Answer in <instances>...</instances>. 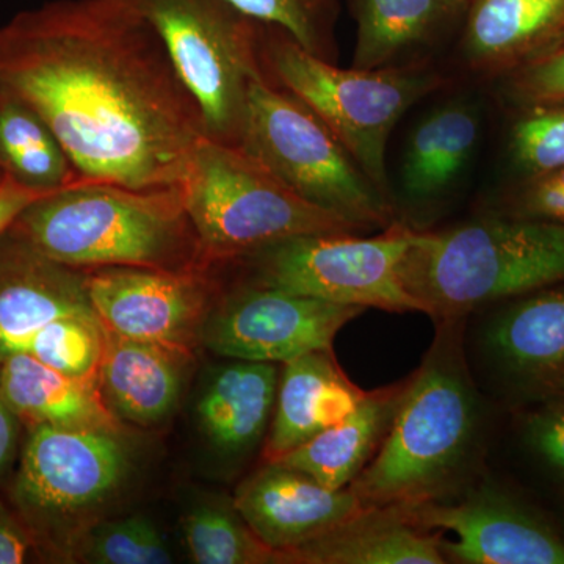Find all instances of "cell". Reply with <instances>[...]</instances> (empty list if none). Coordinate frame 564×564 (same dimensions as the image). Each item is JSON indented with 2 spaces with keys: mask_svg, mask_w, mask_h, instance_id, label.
Listing matches in <instances>:
<instances>
[{
  "mask_svg": "<svg viewBox=\"0 0 564 564\" xmlns=\"http://www.w3.org/2000/svg\"><path fill=\"white\" fill-rule=\"evenodd\" d=\"M0 93L43 118L90 184L180 187L206 137L131 0H52L0 25Z\"/></svg>",
  "mask_w": 564,
  "mask_h": 564,
  "instance_id": "cell-1",
  "label": "cell"
},
{
  "mask_svg": "<svg viewBox=\"0 0 564 564\" xmlns=\"http://www.w3.org/2000/svg\"><path fill=\"white\" fill-rule=\"evenodd\" d=\"M10 234L52 261L79 270L141 267L210 270L180 187L113 184L63 188L22 212Z\"/></svg>",
  "mask_w": 564,
  "mask_h": 564,
  "instance_id": "cell-2",
  "label": "cell"
},
{
  "mask_svg": "<svg viewBox=\"0 0 564 564\" xmlns=\"http://www.w3.org/2000/svg\"><path fill=\"white\" fill-rule=\"evenodd\" d=\"M462 318L436 339L402 397L380 448L350 489L364 507L411 508L440 499L473 448L478 400L463 350Z\"/></svg>",
  "mask_w": 564,
  "mask_h": 564,
  "instance_id": "cell-3",
  "label": "cell"
},
{
  "mask_svg": "<svg viewBox=\"0 0 564 564\" xmlns=\"http://www.w3.org/2000/svg\"><path fill=\"white\" fill-rule=\"evenodd\" d=\"M402 278L422 313L462 318L485 304L564 282V223L488 217L415 232Z\"/></svg>",
  "mask_w": 564,
  "mask_h": 564,
  "instance_id": "cell-4",
  "label": "cell"
},
{
  "mask_svg": "<svg viewBox=\"0 0 564 564\" xmlns=\"http://www.w3.org/2000/svg\"><path fill=\"white\" fill-rule=\"evenodd\" d=\"M267 76L317 115L350 152L378 192L392 203L386 148L397 122L445 77L429 61L388 68H339L315 57L288 32L263 25Z\"/></svg>",
  "mask_w": 564,
  "mask_h": 564,
  "instance_id": "cell-5",
  "label": "cell"
},
{
  "mask_svg": "<svg viewBox=\"0 0 564 564\" xmlns=\"http://www.w3.org/2000/svg\"><path fill=\"white\" fill-rule=\"evenodd\" d=\"M25 432L7 500L43 562L73 563L82 534L129 484L131 447L124 433L107 430L35 425Z\"/></svg>",
  "mask_w": 564,
  "mask_h": 564,
  "instance_id": "cell-6",
  "label": "cell"
},
{
  "mask_svg": "<svg viewBox=\"0 0 564 564\" xmlns=\"http://www.w3.org/2000/svg\"><path fill=\"white\" fill-rule=\"evenodd\" d=\"M180 191L210 267L291 237L358 234L296 195L239 147L207 137L193 151Z\"/></svg>",
  "mask_w": 564,
  "mask_h": 564,
  "instance_id": "cell-7",
  "label": "cell"
},
{
  "mask_svg": "<svg viewBox=\"0 0 564 564\" xmlns=\"http://www.w3.org/2000/svg\"><path fill=\"white\" fill-rule=\"evenodd\" d=\"M240 150L307 203L356 231L388 228V202L325 122L269 76L252 82Z\"/></svg>",
  "mask_w": 564,
  "mask_h": 564,
  "instance_id": "cell-8",
  "label": "cell"
},
{
  "mask_svg": "<svg viewBox=\"0 0 564 564\" xmlns=\"http://www.w3.org/2000/svg\"><path fill=\"white\" fill-rule=\"evenodd\" d=\"M202 111L207 139L239 147L252 82L267 77L262 22L229 0H131Z\"/></svg>",
  "mask_w": 564,
  "mask_h": 564,
  "instance_id": "cell-9",
  "label": "cell"
},
{
  "mask_svg": "<svg viewBox=\"0 0 564 564\" xmlns=\"http://www.w3.org/2000/svg\"><path fill=\"white\" fill-rule=\"evenodd\" d=\"M415 229L393 221L373 237L310 234L269 245L243 258L252 281L281 291L362 310L422 313L404 288V256Z\"/></svg>",
  "mask_w": 564,
  "mask_h": 564,
  "instance_id": "cell-10",
  "label": "cell"
},
{
  "mask_svg": "<svg viewBox=\"0 0 564 564\" xmlns=\"http://www.w3.org/2000/svg\"><path fill=\"white\" fill-rule=\"evenodd\" d=\"M364 311L251 281L214 303L199 345L229 359L284 364L333 351L337 333Z\"/></svg>",
  "mask_w": 564,
  "mask_h": 564,
  "instance_id": "cell-11",
  "label": "cell"
},
{
  "mask_svg": "<svg viewBox=\"0 0 564 564\" xmlns=\"http://www.w3.org/2000/svg\"><path fill=\"white\" fill-rule=\"evenodd\" d=\"M88 295L111 332L193 351L215 303L209 270L166 272L141 267L87 270Z\"/></svg>",
  "mask_w": 564,
  "mask_h": 564,
  "instance_id": "cell-12",
  "label": "cell"
},
{
  "mask_svg": "<svg viewBox=\"0 0 564 564\" xmlns=\"http://www.w3.org/2000/svg\"><path fill=\"white\" fill-rule=\"evenodd\" d=\"M425 530L455 534L445 558L464 564H564V541L547 522L492 486L458 502L402 508Z\"/></svg>",
  "mask_w": 564,
  "mask_h": 564,
  "instance_id": "cell-13",
  "label": "cell"
},
{
  "mask_svg": "<svg viewBox=\"0 0 564 564\" xmlns=\"http://www.w3.org/2000/svg\"><path fill=\"white\" fill-rule=\"evenodd\" d=\"M232 502L251 532L276 556L317 540L367 508L350 486L329 489L272 462L237 488Z\"/></svg>",
  "mask_w": 564,
  "mask_h": 564,
  "instance_id": "cell-14",
  "label": "cell"
},
{
  "mask_svg": "<svg viewBox=\"0 0 564 564\" xmlns=\"http://www.w3.org/2000/svg\"><path fill=\"white\" fill-rule=\"evenodd\" d=\"M96 313L87 272L52 261L7 232L0 237V361L25 352L47 323Z\"/></svg>",
  "mask_w": 564,
  "mask_h": 564,
  "instance_id": "cell-15",
  "label": "cell"
},
{
  "mask_svg": "<svg viewBox=\"0 0 564 564\" xmlns=\"http://www.w3.org/2000/svg\"><path fill=\"white\" fill-rule=\"evenodd\" d=\"M192 359L193 351L132 339L104 326L96 381L118 421L150 429L176 411Z\"/></svg>",
  "mask_w": 564,
  "mask_h": 564,
  "instance_id": "cell-16",
  "label": "cell"
},
{
  "mask_svg": "<svg viewBox=\"0 0 564 564\" xmlns=\"http://www.w3.org/2000/svg\"><path fill=\"white\" fill-rule=\"evenodd\" d=\"M564 40V0H469L459 36L467 69L507 76Z\"/></svg>",
  "mask_w": 564,
  "mask_h": 564,
  "instance_id": "cell-17",
  "label": "cell"
},
{
  "mask_svg": "<svg viewBox=\"0 0 564 564\" xmlns=\"http://www.w3.org/2000/svg\"><path fill=\"white\" fill-rule=\"evenodd\" d=\"M356 21L352 68L426 61V52L462 32L469 0H347Z\"/></svg>",
  "mask_w": 564,
  "mask_h": 564,
  "instance_id": "cell-18",
  "label": "cell"
},
{
  "mask_svg": "<svg viewBox=\"0 0 564 564\" xmlns=\"http://www.w3.org/2000/svg\"><path fill=\"white\" fill-rule=\"evenodd\" d=\"M352 384L333 351H315L281 364L273 419L263 444V459L274 462L315 434L344 421L366 399Z\"/></svg>",
  "mask_w": 564,
  "mask_h": 564,
  "instance_id": "cell-19",
  "label": "cell"
},
{
  "mask_svg": "<svg viewBox=\"0 0 564 564\" xmlns=\"http://www.w3.org/2000/svg\"><path fill=\"white\" fill-rule=\"evenodd\" d=\"M281 369L274 362H231L214 369L195 404L199 433L223 458L251 454L272 422Z\"/></svg>",
  "mask_w": 564,
  "mask_h": 564,
  "instance_id": "cell-20",
  "label": "cell"
},
{
  "mask_svg": "<svg viewBox=\"0 0 564 564\" xmlns=\"http://www.w3.org/2000/svg\"><path fill=\"white\" fill-rule=\"evenodd\" d=\"M276 563L444 564L443 538L414 524L402 508L367 507L317 540L282 552Z\"/></svg>",
  "mask_w": 564,
  "mask_h": 564,
  "instance_id": "cell-21",
  "label": "cell"
},
{
  "mask_svg": "<svg viewBox=\"0 0 564 564\" xmlns=\"http://www.w3.org/2000/svg\"><path fill=\"white\" fill-rule=\"evenodd\" d=\"M0 386L24 429L51 425L124 433V423L104 402L98 381L58 372L28 352L0 361Z\"/></svg>",
  "mask_w": 564,
  "mask_h": 564,
  "instance_id": "cell-22",
  "label": "cell"
},
{
  "mask_svg": "<svg viewBox=\"0 0 564 564\" xmlns=\"http://www.w3.org/2000/svg\"><path fill=\"white\" fill-rule=\"evenodd\" d=\"M402 391L403 384L367 392L366 399L344 421L315 434L272 463L306 474L326 488H347L383 441Z\"/></svg>",
  "mask_w": 564,
  "mask_h": 564,
  "instance_id": "cell-23",
  "label": "cell"
},
{
  "mask_svg": "<svg viewBox=\"0 0 564 564\" xmlns=\"http://www.w3.org/2000/svg\"><path fill=\"white\" fill-rule=\"evenodd\" d=\"M505 369L543 381L564 366V282L518 296L486 329Z\"/></svg>",
  "mask_w": 564,
  "mask_h": 564,
  "instance_id": "cell-24",
  "label": "cell"
},
{
  "mask_svg": "<svg viewBox=\"0 0 564 564\" xmlns=\"http://www.w3.org/2000/svg\"><path fill=\"white\" fill-rule=\"evenodd\" d=\"M480 115L470 102L452 101L426 115L408 140L402 185L410 202L437 199L454 187L473 159Z\"/></svg>",
  "mask_w": 564,
  "mask_h": 564,
  "instance_id": "cell-25",
  "label": "cell"
},
{
  "mask_svg": "<svg viewBox=\"0 0 564 564\" xmlns=\"http://www.w3.org/2000/svg\"><path fill=\"white\" fill-rule=\"evenodd\" d=\"M0 162L11 176L40 191L90 184L82 180L43 118L6 93H0Z\"/></svg>",
  "mask_w": 564,
  "mask_h": 564,
  "instance_id": "cell-26",
  "label": "cell"
},
{
  "mask_svg": "<svg viewBox=\"0 0 564 564\" xmlns=\"http://www.w3.org/2000/svg\"><path fill=\"white\" fill-rule=\"evenodd\" d=\"M185 543L198 564L274 563V552L251 532L234 502L196 503L182 521Z\"/></svg>",
  "mask_w": 564,
  "mask_h": 564,
  "instance_id": "cell-27",
  "label": "cell"
},
{
  "mask_svg": "<svg viewBox=\"0 0 564 564\" xmlns=\"http://www.w3.org/2000/svg\"><path fill=\"white\" fill-rule=\"evenodd\" d=\"M173 560L165 536L144 514L95 522L73 554V563L88 564H169Z\"/></svg>",
  "mask_w": 564,
  "mask_h": 564,
  "instance_id": "cell-28",
  "label": "cell"
},
{
  "mask_svg": "<svg viewBox=\"0 0 564 564\" xmlns=\"http://www.w3.org/2000/svg\"><path fill=\"white\" fill-rule=\"evenodd\" d=\"M252 20L288 32L300 46L323 61L337 62L339 0H229Z\"/></svg>",
  "mask_w": 564,
  "mask_h": 564,
  "instance_id": "cell-29",
  "label": "cell"
},
{
  "mask_svg": "<svg viewBox=\"0 0 564 564\" xmlns=\"http://www.w3.org/2000/svg\"><path fill=\"white\" fill-rule=\"evenodd\" d=\"M104 347V325L98 314H74L47 323L25 352L58 372L84 380L98 378Z\"/></svg>",
  "mask_w": 564,
  "mask_h": 564,
  "instance_id": "cell-30",
  "label": "cell"
},
{
  "mask_svg": "<svg viewBox=\"0 0 564 564\" xmlns=\"http://www.w3.org/2000/svg\"><path fill=\"white\" fill-rule=\"evenodd\" d=\"M510 152L525 177L564 169V102L522 107L511 126Z\"/></svg>",
  "mask_w": 564,
  "mask_h": 564,
  "instance_id": "cell-31",
  "label": "cell"
},
{
  "mask_svg": "<svg viewBox=\"0 0 564 564\" xmlns=\"http://www.w3.org/2000/svg\"><path fill=\"white\" fill-rule=\"evenodd\" d=\"M505 77L508 96L521 107L564 102V40Z\"/></svg>",
  "mask_w": 564,
  "mask_h": 564,
  "instance_id": "cell-32",
  "label": "cell"
},
{
  "mask_svg": "<svg viewBox=\"0 0 564 564\" xmlns=\"http://www.w3.org/2000/svg\"><path fill=\"white\" fill-rule=\"evenodd\" d=\"M510 215L564 223V169L527 177L511 196Z\"/></svg>",
  "mask_w": 564,
  "mask_h": 564,
  "instance_id": "cell-33",
  "label": "cell"
},
{
  "mask_svg": "<svg viewBox=\"0 0 564 564\" xmlns=\"http://www.w3.org/2000/svg\"><path fill=\"white\" fill-rule=\"evenodd\" d=\"M534 451L564 475V404L545 408L527 421Z\"/></svg>",
  "mask_w": 564,
  "mask_h": 564,
  "instance_id": "cell-34",
  "label": "cell"
},
{
  "mask_svg": "<svg viewBox=\"0 0 564 564\" xmlns=\"http://www.w3.org/2000/svg\"><path fill=\"white\" fill-rule=\"evenodd\" d=\"M43 562L28 527L9 500L0 499V564Z\"/></svg>",
  "mask_w": 564,
  "mask_h": 564,
  "instance_id": "cell-35",
  "label": "cell"
},
{
  "mask_svg": "<svg viewBox=\"0 0 564 564\" xmlns=\"http://www.w3.org/2000/svg\"><path fill=\"white\" fill-rule=\"evenodd\" d=\"M52 193L55 192L31 187L7 172L0 182V237L10 231L11 226L22 212Z\"/></svg>",
  "mask_w": 564,
  "mask_h": 564,
  "instance_id": "cell-36",
  "label": "cell"
},
{
  "mask_svg": "<svg viewBox=\"0 0 564 564\" xmlns=\"http://www.w3.org/2000/svg\"><path fill=\"white\" fill-rule=\"evenodd\" d=\"M22 423L3 397L0 386V484L9 480L21 452Z\"/></svg>",
  "mask_w": 564,
  "mask_h": 564,
  "instance_id": "cell-37",
  "label": "cell"
},
{
  "mask_svg": "<svg viewBox=\"0 0 564 564\" xmlns=\"http://www.w3.org/2000/svg\"><path fill=\"white\" fill-rule=\"evenodd\" d=\"M555 395L563 397L564 399V366L562 369L556 370L554 375L545 378V380L541 381Z\"/></svg>",
  "mask_w": 564,
  "mask_h": 564,
  "instance_id": "cell-38",
  "label": "cell"
},
{
  "mask_svg": "<svg viewBox=\"0 0 564 564\" xmlns=\"http://www.w3.org/2000/svg\"><path fill=\"white\" fill-rule=\"evenodd\" d=\"M6 170H3L2 166H0V182H2L3 176H6Z\"/></svg>",
  "mask_w": 564,
  "mask_h": 564,
  "instance_id": "cell-39",
  "label": "cell"
},
{
  "mask_svg": "<svg viewBox=\"0 0 564 564\" xmlns=\"http://www.w3.org/2000/svg\"><path fill=\"white\" fill-rule=\"evenodd\" d=\"M0 166H2V169H3L2 162H0ZM3 170H6V169H3Z\"/></svg>",
  "mask_w": 564,
  "mask_h": 564,
  "instance_id": "cell-40",
  "label": "cell"
}]
</instances>
